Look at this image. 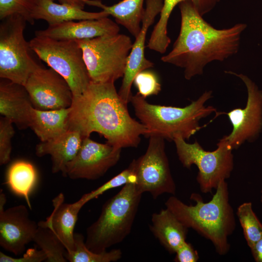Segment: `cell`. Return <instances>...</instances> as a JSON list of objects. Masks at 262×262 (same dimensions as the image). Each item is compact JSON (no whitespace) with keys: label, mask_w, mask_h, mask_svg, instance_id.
<instances>
[{"label":"cell","mask_w":262,"mask_h":262,"mask_svg":"<svg viewBox=\"0 0 262 262\" xmlns=\"http://www.w3.org/2000/svg\"><path fill=\"white\" fill-rule=\"evenodd\" d=\"M38 225L33 241L42 250L48 262H66V251L63 244L49 228Z\"/></svg>","instance_id":"27"},{"label":"cell","mask_w":262,"mask_h":262,"mask_svg":"<svg viewBox=\"0 0 262 262\" xmlns=\"http://www.w3.org/2000/svg\"><path fill=\"white\" fill-rule=\"evenodd\" d=\"M234 75L245 83L247 91L246 106L235 108L227 113L232 130L220 141L232 150L240 147L246 141L251 140L259 132L262 127V91L246 76L234 72L225 71Z\"/></svg>","instance_id":"11"},{"label":"cell","mask_w":262,"mask_h":262,"mask_svg":"<svg viewBox=\"0 0 262 262\" xmlns=\"http://www.w3.org/2000/svg\"><path fill=\"white\" fill-rule=\"evenodd\" d=\"M5 194L0 193V246L16 256L23 253L26 246L32 241L38 228L30 217L28 209L24 205L15 206L6 210Z\"/></svg>","instance_id":"14"},{"label":"cell","mask_w":262,"mask_h":262,"mask_svg":"<svg viewBox=\"0 0 262 262\" xmlns=\"http://www.w3.org/2000/svg\"><path fill=\"white\" fill-rule=\"evenodd\" d=\"M119 31L117 23L108 17H105L49 25L46 29L35 31V35L56 40H78L115 34L118 33Z\"/></svg>","instance_id":"16"},{"label":"cell","mask_w":262,"mask_h":262,"mask_svg":"<svg viewBox=\"0 0 262 262\" xmlns=\"http://www.w3.org/2000/svg\"><path fill=\"white\" fill-rule=\"evenodd\" d=\"M132 162L136 176L135 185L140 193L148 192L154 199L165 193L175 194L176 184L171 173L164 138L149 137L146 152Z\"/></svg>","instance_id":"10"},{"label":"cell","mask_w":262,"mask_h":262,"mask_svg":"<svg viewBox=\"0 0 262 262\" xmlns=\"http://www.w3.org/2000/svg\"><path fill=\"white\" fill-rule=\"evenodd\" d=\"M150 230L161 244L172 254L186 241L188 228L166 208L152 214Z\"/></svg>","instance_id":"21"},{"label":"cell","mask_w":262,"mask_h":262,"mask_svg":"<svg viewBox=\"0 0 262 262\" xmlns=\"http://www.w3.org/2000/svg\"><path fill=\"white\" fill-rule=\"evenodd\" d=\"M77 41L91 82H115L123 78L133 44L129 36L118 33Z\"/></svg>","instance_id":"6"},{"label":"cell","mask_w":262,"mask_h":262,"mask_svg":"<svg viewBox=\"0 0 262 262\" xmlns=\"http://www.w3.org/2000/svg\"><path fill=\"white\" fill-rule=\"evenodd\" d=\"M54 1L39 0L31 14L33 21L42 19L50 25L69 21L99 19L109 16L103 11L90 12L79 6L57 3Z\"/></svg>","instance_id":"20"},{"label":"cell","mask_w":262,"mask_h":262,"mask_svg":"<svg viewBox=\"0 0 262 262\" xmlns=\"http://www.w3.org/2000/svg\"><path fill=\"white\" fill-rule=\"evenodd\" d=\"M115 82H90L81 94L73 96L67 120L68 130L83 138L96 132L117 148L136 147L145 126L132 118Z\"/></svg>","instance_id":"1"},{"label":"cell","mask_w":262,"mask_h":262,"mask_svg":"<svg viewBox=\"0 0 262 262\" xmlns=\"http://www.w3.org/2000/svg\"><path fill=\"white\" fill-rule=\"evenodd\" d=\"M37 180L34 166L30 162L18 160L11 164L6 175V183L16 194L22 196L31 209L30 195Z\"/></svg>","instance_id":"25"},{"label":"cell","mask_w":262,"mask_h":262,"mask_svg":"<svg viewBox=\"0 0 262 262\" xmlns=\"http://www.w3.org/2000/svg\"><path fill=\"white\" fill-rule=\"evenodd\" d=\"M134 182L123 186L103 205L98 219L86 229L87 247L99 253L122 242L130 233L142 196Z\"/></svg>","instance_id":"5"},{"label":"cell","mask_w":262,"mask_h":262,"mask_svg":"<svg viewBox=\"0 0 262 262\" xmlns=\"http://www.w3.org/2000/svg\"><path fill=\"white\" fill-rule=\"evenodd\" d=\"M75 249L66 251L65 257L70 262H114L120 260L122 253L120 249H114L109 251L93 252L85 245L84 237L79 233L74 234Z\"/></svg>","instance_id":"26"},{"label":"cell","mask_w":262,"mask_h":262,"mask_svg":"<svg viewBox=\"0 0 262 262\" xmlns=\"http://www.w3.org/2000/svg\"><path fill=\"white\" fill-rule=\"evenodd\" d=\"M70 107L41 110L33 107L31 110L29 128L41 142L56 138L68 131L67 120Z\"/></svg>","instance_id":"22"},{"label":"cell","mask_w":262,"mask_h":262,"mask_svg":"<svg viewBox=\"0 0 262 262\" xmlns=\"http://www.w3.org/2000/svg\"><path fill=\"white\" fill-rule=\"evenodd\" d=\"M33 106L41 110L67 108L73 95L66 81L51 68L39 66L30 75L24 85Z\"/></svg>","instance_id":"12"},{"label":"cell","mask_w":262,"mask_h":262,"mask_svg":"<svg viewBox=\"0 0 262 262\" xmlns=\"http://www.w3.org/2000/svg\"><path fill=\"white\" fill-rule=\"evenodd\" d=\"M29 44L31 50L40 60L66 81L73 96L86 90L91 80L77 40L35 35Z\"/></svg>","instance_id":"7"},{"label":"cell","mask_w":262,"mask_h":262,"mask_svg":"<svg viewBox=\"0 0 262 262\" xmlns=\"http://www.w3.org/2000/svg\"><path fill=\"white\" fill-rule=\"evenodd\" d=\"M187 0H164L163 7L159 19L151 33L149 42L160 47L168 46L171 42L167 35V24L175 7L181 1ZM193 3L199 13L203 16L212 11L221 0H188Z\"/></svg>","instance_id":"24"},{"label":"cell","mask_w":262,"mask_h":262,"mask_svg":"<svg viewBox=\"0 0 262 262\" xmlns=\"http://www.w3.org/2000/svg\"><path fill=\"white\" fill-rule=\"evenodd\" d=\"M179 7L180 33L172 50L161 58L163 62L183 68L184 77L189 80L202 74L208 63L223 61L237 53L246 24L217 29L204 20L191 1H181Z\"/></svg>","instance_id":"2"},{"label":"cell","mask_w":262,"mask_h":262,"mask_svg":"<svg viewBox=\"0 0 262 262\" xmlns=\"http://www.w3.org/2000/svg\"><path fill=\"white\" fill-rule=\"evenodd\" d=\"M61 3H66L84 8L86 0H57Z\"/></svg>","instance_id":"36"},{"label":"cell","mask_w":262,"mask_h":262,"mask_svg":"<svg viewBox=\"0 0 262 262\" xmlns=\"http://www.w3.org/2000/svg\"><path fill=\"white\" fill-rule=\"evenodd\" d=\"M250 249L255 261L257 262H262V237Z\"/></svg>","instance_id":"35"},{"label":"cell","mask_w":262,"mask_h":262,"mask_svg":"<svg viewBox=\"0 0 262 262\" xmlns=\"http://www.w3.org/2000/svg\"><path fill=\"white\" fill-rule=\"evenodd\" d=\"M136 176L134 166L131 162L128 167L119 174L113 177L96 189L83 195L76 202L81 207H82L90 200L98 197L110 189L124 186L129 183H135Z\"/></svg>","instance_id":"29"},{"label":"cell","mask_w":262,"mask_h":262,"mask_svg":"<svg viewBox=\"0 0 262 262\" xmlns=\"http://www.w3.org/2000/svg\"><path fill=\"white\" fill-rule=\"evenodd\" d=\"M215 189L207 202H204L198 194L193 193L190 199L196 202L194 205H187L173 196L165 205L185 226L210 241L216 252L224 255L229 250L228 237L235 229L236 221L226 180L221 181Z\"/></svg>","instance_id":"3"},{"label":"cell","mask_w":262,"mask_h":262,"mask_svg":"<svg viewBox=\"0 0 262 262\" xmlns=\"http://www.w3.org/2000/svg\"><path fill=\"white\" fill-rule=\"evenodd\" d=\"M30 97L22 84L1 79L0 81V114L20 130L29 127L30 112L33 107Z\"/></svg>","instance_id":"17"},{"label":"cell","mask_w":262,"mask_h":262,"mask_svg":"<svg viewBox=\"0 0 262 262\" xmlns=\"http://www.w3.org/2000/svg\"><path fill=\"white\" fill-rule=\"evenodd\" d=\"M185 140L181 136L173 140L178 158L184 167L196 166L200 191L211 193L221 181L229 178L234 166L232 150L220 140L217 148L212 151L204 149L196 140L192 144Z\"/></svg>","instance_id":"8"},{"label":"cell","mask_w":262,"mask_h":262,"mask_svg":"<svg viewBox=\"0 0 262 262\" xmlns=\"http://www.w3.org/2000/svg\"><path fill=\"white\" fill-rule=\"evenodd\" d=\"M39 0H0V19L20 15L32 25L34 23L31 14Z\"/></svg>","instance_id":"30"},{"label":"cell","mask_w":262,"mask_h":262,"mask_svg":"<svg viewBox=\"0 0 262 262\" xmlns=\"http://www.w3.org/2000/svg\"><path fill=\"white\" fill-rule=\"evenodd\" d=\"M261 193H262V196H261V202H262V190L261 191Z\"/></svg>","instance_id":"37"},{"label":"cell","mask_w":262,"mask_h":262,"mask_svg":"<svg viewBox=\"0 0 262 262\" xmlns=\"http://www.w3.org/2000/svg\"><path fill=\"white\" fill-rule=\"evenodd\" d=\"M164 0H146L142 18V26L135 37L130 52L125 71L118 94L126 104L131 101L132 94L131 85L136 76L142 71L153 66L154 64L145 55V41L149 27L154 23L156 16L160 14Z\"/></svg>","instance_id":"15"},{"label":"cell","mask_w":262,"mask_h":262,"mask_svg":"<svg viewBox=\"0 0 262 262\" xmlns=\"http://www.w3.org/2000/svg\"><path fill=\"white\" fill-rule=\"evenodd\" d=\"M138 93L143 98L157 95L161 90V85L156 75L152 72L144 70L135 77L133 82Z\"/></svg>","instance_id":"31"},{"label":"cell","mask_w":262,"mask_h":262,"mask_svg":"<svg viewBox=\"0 0 262 262\" xmlns=\"http://www.w3.org/2000/svg\"><path fill=\"white\" fill-rule=\"evenodd\" d=\"M0 78L24 85L39 66L31 57L24 36L27 20L20 15L0 20Z\"/></svg>","instance_id":"9"},{"label":"cell","mask_w":262,"mask_h":262,"mask_svg":"<svg viewBox=\"0 0 262 262\" xmlns=\"http://www.w3.org/2000/svg\"><path fill=\"white\" fill-rule=\"evenodd\" d=\"M212 94L211 91H205L184 107L153 104L138 93L132 96L130 102L135 115L147 129L146 137L158 136L173 141L176 136H181L189 140L205 126L199 125L201 119L217 113L214 107L205 105Z\"/></svg>","instance_id":"4"},{"label":"cell","mask_w":262,"mask_h":262,"mask_svg":"<svg viewBox=\"0 0 262 262\" xmlns=\"http://www.w3.org/2000/svg\"><path fill=\"white\" fill-rule=\"evenodd\" d=\"M53 210L46 221H40L39 225L51 229L58 237L67 251L75 249L74 230L81 207L75 202H65L63 193L52 200Z\"/></svg>","instance_id":"18"},{"label":"cell","mask_w":262,"mask_h":262,"mask_svg":"<svg viewBox=\"0 0 262 262\" xmlns=\"http://www.w3.org/2000/svg\"><path fill=\"white\" fill-rule=\"evenodd\" d=\"M82 139L79 131L68 130L56 138L37 144L36 155L38 157L49 155L52 172H61L64 176L66 165L78 153Z\"/></svg>","instance_id":"19"},{"label":"cell","mask_w":262,"mask_h":262,"mask_svg":"<svg viewBox=\"0 0 262 262\" xmlns=\"http://www.w3.org/2000/svg\"><path fill=\"white\" fill-rule=\"evenodd\" d=\"M46 260L47 256L41 249L30 248L22 257L17 258L0 252V262H42Z\"/></svg>","instance_id":"33"},{"label":"cell","mask_w":262,"mask_h":262,"mask_svg":"<svg viewBox=\"0 0 262 262\" xmlns=\"http://www.w3.org/2000/svg\"><path fill=\"white\" fill-rule=\"evenodd\" d=\"M13 122L1 116L0 118V164H7L10 160L11 141L15 134Z\"/></svg>","instance_id":"32"},{"label":"cell","mask_w":262,"mask_h":262,"mask_svg":"<svg viewBox=\"0 0 262 262\" xmlns=\"http://www.w3.org/2000/svg\"><path fill=\"white\" fill-rule=\"evenodd\" d=\"M175 254L174 260L176 262H196L199 259L197 251L186 241L180 246Z\"/></svg>","instance_id":"34"},{"label":"cell","mask_w":262,"mask_h":262,"mask_svg":"<svg viewBox=\"0 0 262 262\" xmlns=\"http://www.w3.org/2000/svg\"><path fill=\"white\" fill-rule=\"evenodd\" d=\"M121 148L83 138L80 148L66 165L64 177L72 180H97L119 161Z\"/></svg>","instance_id":"13"},{"label":"cell","mask_w":262,"mask_h":262,"mask_svg":"<svg viewBox=\"0 0 262 262\" xmlns=\"http://www.w3.org/2000/svg\"><path fill=\"white\" fill-rule=\"evenodd\" d=\"M236 214L244 237L250 248L262 237V224L253 212L250 202L241 204Z\"/></svg>","instance_id":"28"},{"label":"cell","mask_w":262,"mask_h":262,"mask_svg":"<svg viewBox=\"0 0 262 262\" xmlns=\"http://www.w3.org/2000/svg\"><path fill=\"white\" fill-rule=\"evenodd\" d=\"M144 0H122L111 6L103 4L99 0H87L86 4L102 9L113 16L118 24L124 26L135 38L138 34L144 9Z\"/></svg>","instance_id":"23"}]
</instances>
